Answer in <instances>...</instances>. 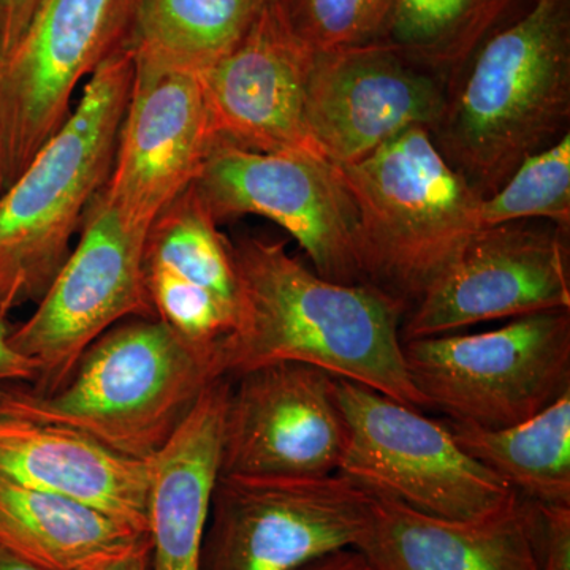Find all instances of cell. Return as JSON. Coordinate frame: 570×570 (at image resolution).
Listing matches in <instances>:
<instances>
[{"label":"cell","mask_w":570,"mask_h":570,"mask_svg":"<svg viewBox=\"0 0 570 570\" xmlns=\"http://www.w3.org/2000/svg\"><path fill=\"white\" fill-rule=\"evenodd\" d=\"M337 396L348 436L336 474L366 493L449 520L475 519L515 493L419 409L344 379Z\"/></svg>","instance_id":"7"},{"label":"cell","mask_w":570,"mask_h":570,"mask_svg":"<svg viewBox=\"0 0 570 570\" xmlns=\"http://www.w3.org/2000/svg\"><path fill=\"white\" fill-rule=\"evenodd\" d=\"M336 168L355 206L362 283L411 311L482 227L483 198L422 127Z\"/></svg>","instance_id":"5"},{"label":"cell","mask_w":570,"mask_h":570,"mask_svg":"<svg viewBox=\"0 0 570 570\" xmlns=\"http://www.w3.org/2000/svg\"><path fill=\"white\" fill-rule=\"evenodd\" d=\"M230 379L214 381L151 461L148 532L151 570H200Z\"/></svg>","instance_id":"20"},{"label":"cell","mask_w":570,"mask_h":570,"mask_svg":"<svg viewBox=\"0 0 570 570\" xmlns=\"http://www.w3.org/2000/svg\"><path fill=\"white\" fill-rule=\"evenodd\" d=\"M523 501L540 570H570V508Z\"/></svg>","instance_id":"27"},{"label":"cell","mask_w":570,"mask_h":570,"mask_svg":"<svg viewBox=\"0 0 570 570\" xmlns=\"http://www.w3.org/2000/svg\"><path fill=\"white\" fill-rule=\"evenodd\" d=\"M298 570H374L362 551L348 547L322 554Z\"/></svg>","instance_id":"30"},{"label":"cell","mask_w":570,"mask_h":570,"mask_svg":"<svg viewBox=\"0 0 570 570\" xmlns=\"http://www.w3.org/2000/svg\"><path fill=\"white\" fill-rule=\"evenodd\" d=\"M448 82L384 43L314 56L305 100L314 151L336 167L365 159L409 129L430 132Z\"/></svg>","instance_id":"14"},{"label":"cell","mask_w":570,"mask_h":570,"mask_svg":"<svg viewBox=\"0 0 570 570\" xmlns=\"http://www.w3.org/2000/svg\"><path fill=\"white\" fill-rule=\"evenodd\" d=\"M547 220L570 234V132L532 154L501 189L483 198L480 224Z\"/></svg>","instance_id":"25"},{"label":"cell","mask_w":570,"mask_h":570,"mask_svg":"<svg viewBox=\"0 0 570 570\" xmlns=\"http://www.w3.org/2000/svg\"><path fill=\"white\" fill-rule=\"evenodd\" d=\"M314 56L275 0H265L242 43L200 75L217 141L247 151L318 156L305 124Z\"/></svg>","instance_id":"16"},{"label":"cell","mask_w":570,"mask_h":570,"mask_svg":"<svg viewBox=\"0 0 570 570\" xmlns=\"http://www.w3.org/2000/svg\"><path fill=\"white\" fill-rule=\"evenodd\" d=\"M102 197L94 198L80 239L10 344L37 365L36 392L55 393L86 348L126 318H156L145 283L146 236Z\"/></svg>","instance_id":"9"},{"label":"cell","mask_w":570,"mask_h":570,"mask_svg":"<svg viewBox=\"0 0 570 570\" xmlns=\"http://www.w3.org/2000/svg\"><path fill=\"white\" fill-rule=\"evenodd\" d=\"M371 494L340 474L316 479L219 475L200 570H298L356 547Z\"/></svg>","instance_id":"10"},{"label":"cell","mask_w":570,"mask_h":570,"mask_svg":"<svg viewBox=\"0 0 570 570\" xmlns=\"http://www.w3.org/2000/svg\"><path fill=\"white\" fill-rule=\"evenodd\" d=\"M142 269L154 316L187 343L223 358L242 322V281L234 242L193 186L154 220Z\"/></svg>","instance_id":"17"},{"label":"cell","mask_w":570,"mask_h":570,"mask_svg":"<svg viewBox=\"0 0 570 570\" xmlns=\"http://www.w3.org/2000/svg\"><path fill=\"white\" fill-rule=\"evenodd\" d=\"M151 543L102 510L0 475V547L47 570H104Z\"/></svg>","instance_id":"21"},{"label":"cell","mask_w":570,"mask_h":570,"mask_svg":"<svg viewBox=\"0 0 570 570\" xmlns=\"http://www.w3.org/2000/svg\"><path fill=\"white\" fill-rule=\"evenodd\" d=\"M390 0H275L292 31L316 52L376 41Z\"/></svg>","instance_id":"26"},{"label":"cell","mask_w":570,"mask_h":570,"mask_svg":"<svg viewBox=\"0 0 570 570\" xmlns=\"http://www.w3.org/2000/svg\"><path fill=\"white\" fill-rule=\"evenodd\" d=\"M460 448L520 498L570 508V390L534 417L505 428L450 422Z\"/></svg>","instance_id":"22"},{"label":"cell","mask_w":570,"mask_h":570,"mask_svg":"<svg viewBox=\"0 0 570 570\" xmlns=\"http://www.w3.org/2000/svg\"><path fill=\"white\" fill-rule=\"evenodd\" d=\"M104 570H151V543Z\"/></svg>","instance_id":"31"},{"label":"cell","mask_w":570,"mask_h":570,"mask_svg":"<svg viewBox=\"0 0 570 570\" xmlns=\"http://www.w3.org/2000/svg\"><path fill=\"white\" fill-rule=\"evenodd\" d=\"M374 570H540L530 513L519 494L468 520L439 519L371 494L355 547Z\"/></svg>","instance_id":"18"},{"label":"cell","mask_w":570,"mask_h":570,"mask_svg":"<svg viewBox=\"0 0 570 570\" xmlns=\"http://www.w3.org/2000/svg\"><path fill=\"white\" fill-rule=\"evenodd\" d=\"M242 322L223 354L224 377L275 363L321 367L397 403L428 407L409 376L401 326L409 307L367 284L324 279L283 242H234Z\"/></svg>","instance_id":"1"},{"label":"cell","mask_w":570,"mask_h":570,"mask_svg":"<svg viewBox=\"0 0 570 570\" xmlns=\"http://www.w3.org/2000/svg\"><path fill=\"white\" fill-rule=\"evenodd\" d=\"M129 47L86 81L66 124L0 194V314L37 303L110 178L134 82Z\"/></svg>","instance_id":"4"},{"label":"cell","mask_w":570,"mask_h":570,"mask_svg":"<svg viewBox=\"0 0 570 570\" xmlns=\"http://www.w3.org/2000/svg\"><path fill=\"white\" fill-rule=\"evenodd\" d=\"M220 474L316 479L336 474L347 448L337 379L303 363H275L230 379Z\"/></svg>","instance_id":"13"},{"label":"cell","mask_w":570,"mask_h":570,"mask_svg":"<svg viewBox=\"0 0 570 570\" xmlns=\"http://www.w3.org/2000/svg\"><path fill=\"white\" fill-rule=\"evenodd\" d=\"M193 187L217 224L261 216L302 246L324 279L363 284L356 212L336 165L311 153H257L216 141Z\"/></svg>","instance_id":"11"},{"label":"cell","mask_w":570,"mask_h":570,"mask_svg":"<svg viewBox=\"0 0 570 570\" xmlns=\"http://www.w3.org/2000/svg\"><path fill=\"white\" fill-rule=\"evenodd\" d=\"M570 0H534L449 82L430 137L482 198L570 132Z\"/></svg>","instance_id":"2"},{"label":"cell","mask_w":570,"mask_h":570,"mask_svg":"<svg viewBox=\"0 0 570 570\" xmlns=\"http://www.w3.org/2000/svg\"><path fill=\"white\" fill-rule=\"evenodd\" d=\"M40 0H0V61L13 51Z\"/></svg>","instance_id":"28"},{"label":"cell","mask_w":570,"mask_h":570,"mask_svg":"<svg viewBox=\"0 0 570 570\" xmlns=\"http://www.w3.org/2000/svg\"><path fill=\"white\" fill-rule=\"evenodd\" d=\"M534 0H390L377 43L387 45L445 82L499 29Z\"/></svg>","instance_id":"24"},{"label":"cell","mask_w":570,"mask_h":570,"mask_svg":"<svg viewBox=\"0 0 570 570\" xmlns=\"http://www.w3.org/2000/svg\"><path fill=\"white\" fill-rule=\"evenodd\" d=\"M403 352L428 407L490 430L517 425L570 390V309L491 332L404 341Z\"/></svg>","instance_id":"6"},{"label":"cell","mask_w":570,"mask_h":570,"mask_svg":"<svg viewBox=\"0 0 570 570\" xmlns=\"http://www.w3.org/2000/svg\"><path fill=\"white\" fill-rule=\"evenodd\" d=\"M569 232L547 220L485 225L409 311L404 341L570 309Z\"/></svg>","instance_id":"12"},{"label":"cell","mask_w":570,"mask_h":570,"mask_svg":"<svg viewBox=\"0 0 570 570\" xmlns=\"http://www.w3.org/2000/svg\"><path fill=\"white\" fill-rule=\"evenodd\" d=\"M0 570H47L41 569L39 566L32 564V562H28L21 560L17 554L10 553L9 550L2 549L0 547Z\"/></svg>","instance_id":"32"},{"label":"cell","mask_w":570,"mask_h":570,"mask_svg":"<svg viewBox=\"0 0 570 570\" xmlns=\"http://www.w3.org/2000/svg\"><path fill=\"white\" fill-rule=\"evenodd\" d=\"M9 316L0 314V385L13 384V382H33L37 379L36 363L18 354L10 344Z\"/></svg>","instance_id":"29"},{"label":"cell","mask_w":570,"mask_h":570,"mask_svg":"<svg viewBox=\"0 0 570 570\" xmlns=\"http://www.w3.org/2000/svg\"><path fill=\"white\" fill-rule=\"evenodd\" d=\"M140 0H40L0 61V194L71 115L75 91L129 47Z\"/></svg>","instance_id":"8"},{"label":"cell","mask_w":570,"mask_h":570,"mask_svg":"<svg viewBox=\"0 0 570 570\" xmlns=\"http://www.w3.org/2000/svg\"><path fill=\"white\" fill-rule=\"evenodd\" d=\"M265 0H140L134 62L204 75L242 43Z\"/></svg>","instance_id":"23"},{"label":"cell","mask_w":570,"mask_h":570,"mask_svg":"<svg viewBox=\"0 0 570 570\" xmlns=\"http://www.w3.org/2000/svg\"><path fill=\"white\" fill-rule=\"evenodd\" d=\"M223 377L213 352L187 343L159 318H130L86 348L61 389L0 385V407L67 428L126 459L151 461Z\"/></svg>","instance_id":"3"},{"label":"cell","mask_w":570,"mask_h":570,"mask_svg":"<svg viewBox=\"0 0 570 570\" xmlns=\"http://www.w3.org/2000/svg\"><path fill=\"white\" fill-rule=\"evenodd\" d=\"M216 141L200 75L135 63L110 178L100 194L124 219L151 228L193 186Z\"/></svg>","instance_id":"15"},{"label":"cell","mask_w":570,"mask_h":570,"mask_svg":"<svg viewBox=\"0 0 570 570\" xmlns=\"http://www.w3.org/2000/svg\"><path fill=\"white\" fill-rule=\"evenodd\" d=\"M0 475L148 532L149 461L126 459L67 428L0 407Z\"/></svg>","instance_id":"19"}]
</instances>
